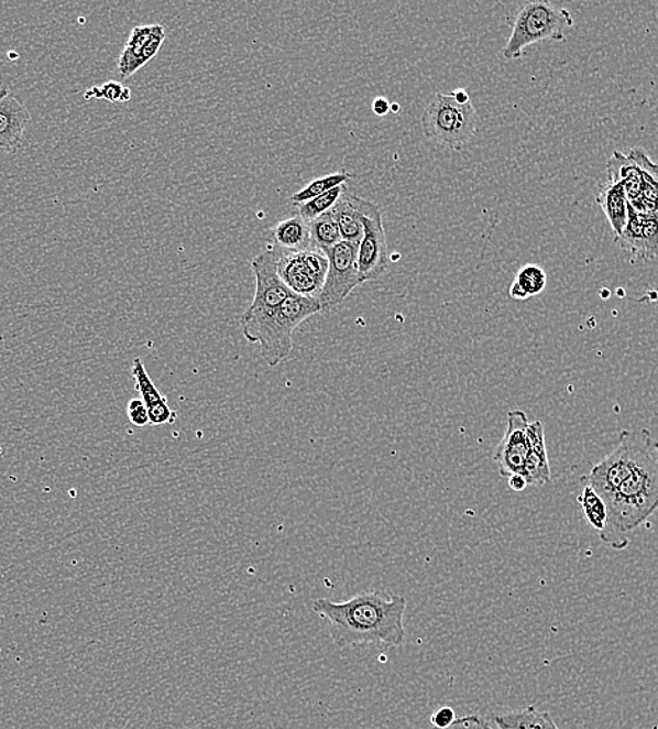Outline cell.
I'll return each instance as SVG.
<instances>
[{
	"instance_id": "cell-1",
	"label": "cell",
	"mask_w": 658,
	"mask_h": 729,
	"mask_svg": "<svg viewBox=\"0 0 658 729\" xmlns=\"http://www.w3.org/2000/svg\"><path fill=\"white\" fill-rule=\"evenodd\" d=\"M406 606L403 595L370 590L344 602L316 599L312 610L328 621L332 643L344 650L357 645H403Z\"/></svg>"
},
{
	"instance_id": "cell-2",
	"label": "cell",
	"mask_w": 658,
	"mask_h": 729,
	"mask_svg": "<svg viewBox=\"0 0 658 729\" xmlns=\"http://www.w3.org/2000/svg\"><path fill=\"white\" fill-rule=\"evenodd\" d=\"M605 504L608 521L600 532L601 541L622 551L628 546L626 535L644 525L658 510V440Z\"/></svg>"
},
{
	"instance_id": "cell-3",
	"label": "cell",
	"mask_w": 658,
	"mask_h": 729,
	"mask_svg": "<svg viewBox=\"0 0 658 729\" xmlns=\"http://www.w3.org/2000/svg\"><path fill=\"white\" fill-rule=\"evenodd\" d=\"M318 313H322L320 301L290 295L272 309L245 311L240 317L241 331L246 341L260 344L262 359L276 368L289 358L296 328Z\"/></svg>"
},
{
	"instance_id": "cell-4",
	"label": "cell",
	"mask_w": 658,
	"mask_h": 729,
	"mask_svg": "<svg viewBox=\"0 0 658 729\" xmlns=\"http://www.w3.org/2000/svg\"><path fill=\"white\" fill-rule=\"evenodd\" d=\"M650 431L646 428L622 431L615 449L583 477L604 502L619 489L622 482L634 474L640 461L649 455L655 445Z\"/></svg>"
},
{
	"instance_id": "cell-5",
	"label": "cell",
	"mask_w": 658,
	"mask_h": 729,
	"mask_svg": "<svg viewBox=\"0 0 658 729\" xmlns=\"http://www.w3.org/2000/svg\"><path fill=\"white\" fill-rule=\"evenodd\" d=\"M572 25L573 18L569 10L555 7L551 2L536 0L523 4L514 18L511 39L503 48V55L507 59H517L524 48L539 41H564V32Z\"/></svg>"
},
{
	"instance_id": "cell-6",
	"label": "cell",
	"mask_w": 658,
	"mask_h": 729,
	"mask_svg": "<svg viewBox=\"0 0 658 729\" xmlns=\"http://www.w3.org/2000/svg\"><path fill=\"white\" fill-rule=\"evenodd\" d=\"M428 140L451 151H461L474 138L478 115L472 102L460 105L451 95L437 94L421 116Z\"/></svg>"
},
{
	"instance_id": "cell-7",
	"label": "cell",
	"mask_w": 658,
	"mask_h": 729,
	"mask_svg": "<svg viewBox=\"0 0 658 729\" xmlns=\"http://www.w3.org/2000/svg\"><path fill=\"white\" fill-rule=\"evenodd\" d=\"M327 272L326 251L312 248V246L297 251H281L279 260H277V274L293 295L318 300L327 279Z\"/></svg>"
},
{
	"instance_id": "cell-8",
	"label": "cell",
	"mask_w": 658,
	"mask_h": 729,
	"mask_svg": "<svg viewBox=\"0 0 658 729\" xmlns=\"http://www.w3.org/2000/svg\"><path fill=\"white\" fill-rule=\"evenodd\" d=\"M358 246L349 241H339L326 251L328 272L318 301L322 313L341 305L358 286L362 285L358 270Z\"/></svg>"
},
{
	"instance_id": "cell-9",
	"label": "cell",
	"mask_w": 658,
	"mask_h": 729,
	"mask_svg": "<svg viewBox=\"0 0 658 729\" xmlns=\"http://www.w3.org/2000/svg\"><path fill=\"white\" fill-rule=\"evenodd\" d=\"M363 225V238L358 246V270L362 284L382 279L390 266L383 214L374 203L364 215Z\"/></svg>"
},
{
	"instance_id": "cell-10",
	"label": "cell",
	"mask_w": 658,
	"mask_h": 729,
	"mask_svg": "<svg viewBox=\"0 0 658 729\" xmlns=\"http://www.w3.org/2000/svg\"><path fill=\"white\" fill-rule=\"evenodd\" d=\"M279 254L281 251L275 246H268L251 261L256 286L254 300L246 311L272 309L293 295L277 274Z\"/></svg>"
},
{
	"instance_id": "cell-11",
	"label": "cell",
	"mask_w": 658,
	"mask_h": 729,
	"mask_svg": "<svg viewBox=\"0 0 658 729\" xmlns=\"http://www.w3.org/2000/svg\"><path fill=\"white\" fill-rule=\"evenodd\" d=\"M528 427L526 413L522 410L508 412L506 433L493 454L498 474L505 479L514 475H523L528 455Z\"/></svg>"
},
{
	"instance_id": "cell-12",
	"label": "cell",
	"mask_w": 658,
	"mask_h": 729,
	"mask_svg": "<svg viewBox=\"0 0 658 729\" xmlns=\"http://www.w3.org/2000/svg\"><path fill=\"white\" fill-rule=\"evenodd\" d=\"M616 244L636 261H651L658 257V213L644 215L629 205V217L624 232L614 238Z\"/></svg>"
},
{
	"instance_id": "cell-13",
	"label": "cell",
	"mask_w": 658,
	"mask_h": 729,
	"mask_svg": "<svg viewBox=\"0 0 658 729\" xmlns=\"http://www.w3.org/2000/svg\"><path fill=\"white\" fill-rule=\"evenodd\" d=\"M166 41V29L162 24L139 25L132 30L130 40L118 59V75L128 79L142 66L151 63Z\"/></svg>"
},
{
	"instance_id": "cell-14",
	"label": "cell",
	"mask_w": 658,
	"mask_h": 729,
	"mask_svg": "<svg viewBox=\"0 0 658 729\" xmlns=\"http://www.w3.org/2000/svg\"><path fill=\"white\" fill-rule=\"evenodd\" d=\"M30 121L28 107L9 89L0 90V151L19 152Z\"/></svg>"
},
{
	"instance_id": "cell-15",
	"label": "cell",
	"mask_w": 658,
	"mask_h": 729,
	"mask_svg": "<svg viewBox=\"0 0 658 729\" xmlns=\"http://www.w3.org/2000/svg\"><path fill=\"white\" fill-rule=\"evenodd\" d=\"M523 476L526 477L528 486H545L551 482V466H549L544 424L541 421L529 423L528 455Z\"/></svg>"
},
{
	"instance_id": "cell-16",
	"label": "cell",
	"mask_w": 658,
	"mask_h": 729,
	"mask_svg": "<svg viewBox=\"0 0 658 729\" xmlns=\"http://www.w3.org/2000/svg\"><path fill=\"white\" fill-rule=\"evenodd\" d=\"M373 203L359 198L357 195L344 193L332 208L343 241L359 244L363 238V218Z\"/></svg>"
},
{
	"instance_id": "cell-17",
	"label": "cell",
	"mask_w": 658,
	"mask_h": 729,
	"mask_svg": "<svg viewBox=\"0 0 658 729\" xmlns=\"http://www.w3.org/2000/svg\"><path fill=\"white\" fill-rule=\"evenodd\" d=\"M595 202L608 219L614 238H618L624 232L629 217V202L624 187L608 178L601 184Z\"/></svg>"
},
{
	"instance_id": "cell-18",
	"label": "cell",
	"mask_w": 658,
	"mask_h": 729,
	"mask_svg": "<svg viewBox=\"0 0 658 729\" xmlns=\"http://www.w3.org/2000/svg\"><path fill=\"white\" fill-rule=\"evenodd\" d=\"M274 246L281 251H297L310 248V222L295 215L284 220L271 230Z\"/></svg>"
},
{
	"instance_id": "cell-19",
	"label": "cell",
	"mask_w": 658,
	"mask_h": 729,
	"mask_svg": "<svg viewBox=\"0 0 658 729\" xmlns=\"http://www.w3.org/2000/svg\"><path fill=\"white\" fill-rule=\"evenodd\" d=\"M495 722L498 729H559L551 714L534 706L501 714Z\"/></svg>"
},
{
	"instance_id": "cell-20",
	"label": "cell",
	"mask_w": 658,
	"mask_h": 729,
	"mask_svg": "<svg viewBox=\"0 0 658 729\" xmlns=\"http://www.w3.org/2000/svg\"><path fill=\"white\" fill-rule=\"evenodd\" d=\"M547 286V272L537 264H527L517 272L508 294L516 301H527L528 297L541 294Z\"/></svg>"
},
{
	"instance_id": "cell-21",
	"label": "cell",
	"mask_w": 658,
	"mask_h": 729,
	"mask_svg": "<svg viewBox=\"0 0 658 729\" xmlns=\"http://www.w3.org/2000/svg\"><path fill=\"white\" fill-rule=\"evenodd\" d=\"M353 178V174L348 171L327 174V176L317 177L311 179L306 187L297 192L290 198V203L299 207V205L310 202L312 198L320 197V195L331 192V189L347 184L349 179Z\"/></svg>"
},
{
	"instance_id": "cell-22",
	"label": "cell",
	"mask_w": 658,
	"mask_h": 729,
	"mask_svg": "<svg viewBox=\"0 0 658 729\" xmlns=\"http://www.w3.org/2000/svg\"><path fill=\"white\" fill-rule=\"evenodd\" d=\"M310 239L312 248L327 251L342 241L341 230L333 217L332 209L310 222Z\"/></svg>"
},
{
	"instance_id": "cell-23",
	"label": "cell",
	"mask_w": 658,
	"mask_h": 729,
	"mask_svg": "<svg viewBox=\"0 0 658 729\" xmlns=\"http://www.w3.org/2000/svg\"><path fill=\"white\" fill-rule=\"evenodd\" d=\"M132 377L135 379L136 390L141 393V399L146 405L147 413L154 409L162 407L164 404H168L167 398L163 396L161 390L154 387L141 358L133 359Z\"/></svg>"
},
{
	"instance_id": "cell-24",
	"label": "cell",
	"mask_w": 658,
	"mask_h": 729,
	"mask_svg": "<svg viewBox=\"0 0 658 729\" xmlns=\"http://www.w3.org/2000/svg\"><path fill=\"white\" fill-rule=\"evenodd\" d=\"M578 502L582 505L585 521L595 531L603 532L608 521V508L597 492L585 485L582 496L578 498Z\"/></svg>"
},
{
	"instance_id": "cell-25",
	"label": "cell",
	"mask_w": 658,
	"mask_h": 729,
	"mask_svg": "<svg viewBox=\"0 0 658 729\" xmlns=\"http://www.w3.org/2000/svg\"><path fill=\"white\" fill-rule=\"evenodd\" d=\"M344 193H348L347 184L333 188L331 192L320 195V197L312 198L310 202L299 205V207H297V215L307 220V222H311V220L321 217V215L336 207Z\"/></svg>"
},
{
	"instance_id": "cell-26",
	"label": "cell",
	"mask_w": 658,
	"mask_h": 729,
	"mask_svg": "<svg viewBox=\"0 0 658 729\" xmlns=\"http://www.w3.org/2000/svg\"><path fill=\"white\" fill-rule=\"evenodd\" d=\"M123 90H125V87H123L120 84V81L110 80V81H107L106 85L91 87V89L86 91L85 99L86 100L96 99V100H107V101H110V102H121Z\"/></svg>"
},
{
	"instance_id": "cell-27",
	"label": "cell",
	"mask_w": 658,
	"mask_h": 729,
	"mask_svg": "<svg viewBox=\"0 0 658 729\" xmlns=\"http://www.w3.org/2000/svg\"><path fill=\"white\" fill-rule=\"evenodd\" d=\"M128 418L135 427H145L149 423V414L142 399H133L128 403Z\"/></svg>"
},
{
	"instance_id": "cell-28",
	"label": "cell",
	"mask_w": 658,
	"mask_h": 729,
	"mask_svg": "<svg viewBox=\"0 0 658 729\" xmlns=\"http://www.w3.org/2000/svg\"><path fill=\"white\" fill-rule=\"evenodd\" d=\"M434 729H495L490 726V722L483 720L480 716H467L461 718H456V721L447 728H434Z\"/></svg>"
},
{
	"instance_id": "cell-29",
	"label": "cell",
	"mask_w": 658,
	"mask_h": 729,
	"mask_svg": "<svg viewBox=\"0 0 658 729\" xmlns=\"http://www.w3.org/2000/svg\"><path fill=\"white\" fill-rule=\"evenodd\" d=\"M456 711L451 707H441L431 717V723L435 728H447L456 721Z\"/></svg>"
},
{
	"instance_id": "cell-30",
	"label": "cell",
	"mask_w": 658,
	"mask_h": 729,
	"mask_svg": "<svg viewBox=\"0 0 658 729\" xmlns=\"http://www.w3.org/2000/svg\"><path fill=\"white\" fill-rule=\"evenodd\" d=\"M372 110L377 117L387 116L391 111L390 101L385 99V97H375L373 100Z\"/></svg>"
},
{
	"instance_id": "cell-31",
	"label": "cell",
	"mask_w": 658,
	"mask_h": 729,
	"mask_svg": "<svg viewBox=\"0 0 658 729\" xmlns=\"http://www.w3.org/2000/svg\"><path fill=\"white\" fill-rule=\"evenodd\" d=\"M508 487H511L513 491L522 492L527 489L528 482L523 475H514L508 477Z\"/></svg>"
},
{
	"instance_id": "cell-32",
	"label": "cell",
	"mask_w": 658,
	"mask_h": 729,
	"mask_svg": "<svg viewBox=\"0 0 658 729\" xmlns=\"http://www.w3.org/2000/svg\"><path fill=\"white\" fill-rule=\"evenodd\" d=\"M452 97H454V100L457 102H460V105H465V102H470V95H468V91L465 89H457L452 91L451 94Z\"/></svg>"
},
{
	"instance_id": "cell-33",
	"label": "cell",
	"mask_w": 658,
	"mask_h": 729,
	"mask_svg": "<svg viewBox=\"0 0 658 729\" xmlns=\"http://www.w3.org/2000/svg\"><path fill=\"white\" fill-rule=\"evenodd\" d=\"M399 110H401L399 105H391V111L395 112V115H397Z\"/></svg>"
}]
</instances>
